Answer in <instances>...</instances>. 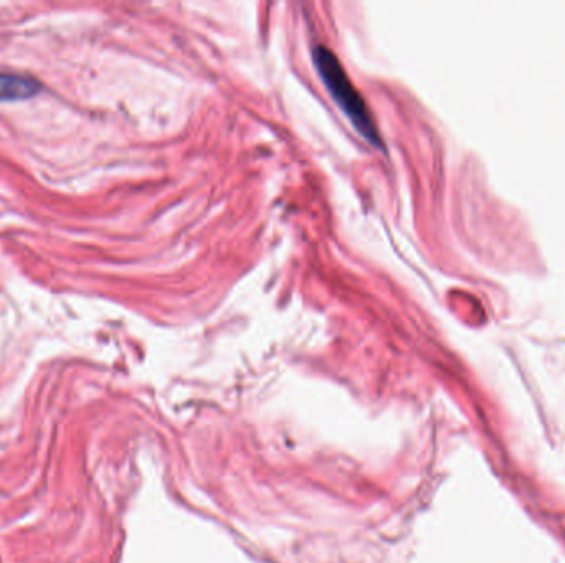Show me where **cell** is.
Returning a JSON list of instances; mask_svg holds the SVG:
<instances>
[{
    "instance_id": "obj_1",
    "label": "cell",
    "mask_w": 565,
    "mask_h": 563,
    "mask_svg": "<svg viewBox=\"0 0 565 563\" xmlns=\"http://www.w3.org/2000/svg\"><path fill=\"white\" fill-rule=\"evenodd\" d=\"M312 62L322 83L331 93L338 107L344 111V115L349 117L352 126L373 148H382V139L373 123L372 113L369 111L363 96L359 95L357 88L352 85L339 58L328 47L318 45L312 48Z\"/></svg>"
},
{
    "instance_id": "obj_2",
    "label": "cell",
    "mask_w": 565,
    "mask_h": 563,
    "mask_svg": "<svg viewBox=\"0 0 565 563\" xmlns=\"http://www.w3.org/2000/svg\"><path fill=\"white\" fill-rule=\"evenodd\" d=\"M40 91V83L30 76L0 72V101L29 99Z\"/></svg>"
}]
</instances>
